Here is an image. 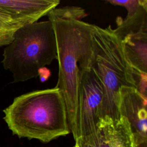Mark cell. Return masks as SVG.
I'll list each match as a JSON object with an SVG mask.
<instances>
[{
	"mask_svg": "<svg viewBox=\"0 0 147 147\" xmlns=\"http://www.w3.org/2000/svg\"><path fill=\"white\" fill-rule=\"evenodd\" d=\"M147 99L136 88L122 86L119 90L118 110L119 117L128 121L134 142L147 141Z\"/></svg>",
	"mask_w": 147,
	"mask_h": 147,
	"instance_id": "cell-7",
	"label": "cell"
},
{
	"mask_svg": "<svg viewBox=\"0 0 147 147\" xmlns=\"http://www.w3.org/2000/svg\"><path fill=\"white\" fill-rule=\"evenodd\" d=\"M129 123L124 117L100 120L97 130L75 141L74 147H134Z\"/></svg>",
	"mask_w": 147,
	"mask_h": 147,
	"instance_id": "cell-6",
	"label": "cell"
},
{
	"mask_svg": "<svg viewBox=\"0 0 147 147\" xmlns=\"http://www.w3.org/2000/svg\"><path fill=\"white\" fill-rule=\"evenodd\" d=\"M116 22L117 26L113 30L120 40L127 34L147 31V1L141 0L139 8L134 14L126 16L124 20L118 17Z\"/></svg>",
	"mask_w": 147,
	"mask_h": 147,
	"instance_id": "cell-10",
	"label": "cell"
},
{
	"mask_svg": "<svg viewBox=\"0 0 147 147\" xmlns=\"http://www.w3.org/2000/svg\"><path fill=\"white\" fill-rule=\"evenodd\" d=\"M102 97V86L97 75L92 69L84 71L80 82L75 141L97 130Z\"/></svg>",
	"mask_w": 147,
	"mask_h": 147,
	"instance_id": "cell-5",
	"label": "cell"
},
{
	"mask_svg": "<svg viewBox=\"0 0 147 147\" xmlns=\"http://www.w3.org/2000/svg\"><path fill=\"white\" fill-rule=\"evenodd\" d=\"M93 37L95 53L91 69L102 86L103 97L100 121L118 119L119 90L122 86L133 87L144 96L147 95V76L134 69L128 63L121 40L111 26L102 28L95 25Z\"/></svg>",
	"mask_w": 147,
	"mask_h": 147,
	"instance_id": "cell-3",
	"label": "cell"
},
{
	"mask_svg": "<svg viewBox=\"0 0 147 147\" xmlns=\"http://www.w3.org/2000/svg\"><path fill=\"white\" fill-rule=\"evenodd\" d=\"M57 59L54 29L49 20L25 25L14 33L6 45L2 61L14 82H22L38 76L39 71Z\"/></svg>",
	"mask_w": 147,
	"mask_h": 147,
	"instance_id": "cell-4",
	"label": "cell"
},
{
	"mask_svg": "<svg viewBox=\"0 0 147 147\" xmlns=\"http://www.w3.org/2000/svg\"><path fill=\"white\" fill-rule=\"evenodd\" d=\"M60 2L58 0H0V11L25 26L47 16Z\"/></svg>",
	"mask_w": 147,
	"mask_h": 147,
	"instance_id": "cell-8",
	"label": "cell"
},
{
	"mask_svg": "<svg viewBox=\"0 0 147 147\" xmlns=\"http://www.w3.org/2000/svg\"><path fill=\"white\" fill-rule=\"evenodd\" d=\"M47 16L57 44L59 74L55 87L64 99L68 126L73 135L76 127L81 77L84 71L91 69L95 57V25L82 20L87 14L78 6L56 7Z\"/></svg>",
	"mask_w": 147,
	"mask_h": 147,
	"instance_id": "cell-1",
	"label": "cell"
},
{
	"mask_svg": "<svg viewBox=\"0 0 147 147\" xmlns=\"http://www.w3.org/2000/svg\"><path fill=\"white\" fill-rule=\"evenodd\" d=\"M107 2L115 6H121L125 7L127 11V16H130L134 14L139 8L141 0H127V1H117L109 0Z\"/></svg>",
	"mask_w": 147,
	"mask_h": 147,
	"instance_id": "cell-12",
	"label": "cell"
},
{
	"mask_svg": "<svg viewBox=\"0 0 147 147\" xmlns=\"http://www.w3.org/2000/svg\"><path fill=\"white\" fill-rule=\"evenodd\" d=\"M125 56L131 67L142 75L147 74V31L125 36L121 39Z\"/></svg>",
	"mask_w": 147,
	"mask_h": 147,
	"instance_id": "cell-9",
	"label": "cell"
},
{
	"mask_svg": "<svg viewBox=\"0 0 147 147\" xmlns=\"http://www.w3.org/2000/svg\"><path fill=\"white\" fill-rule=\"evenodd\" d=\"M22 26V24L10 15L0 11V47L10 44L14 38L15 32Z\"/></svg>",
	"mask_w": 147,
	"mask_h": 147,
	"instance_id": "cell-11",
	"label": "cell"
},
{
	"mask_svg": "<svg viewBox=\"0 0 147 147\" xmlns=\"http://www.w3.org/2000/svg\"><path fill=\"white\" fill-rule=\"evenodd\" d=\"M134 147H147V141H143L134 143Z\"/></svg>",
	"mask_w": 147,
	"mask_h": 147,
	"instance_id": "cell-13",
	"label": "cell"
},
{
	"mask_svg": "<svg viewBox=\"0 0 147 147\" xmlns=\"http://www.w3.org/2000/svg\"><path fill=\"white\" fill-rule=\"evenodd\" d=\"M3 111L9 129L20 138L47 143L71 133L65 101L56 87L20 95Z\"/></svg>",
	"mask_w": 147,
	"mask_h": 147,
	"instance_id": "cell-2",
	"label": "cell"
}]
</instances>
